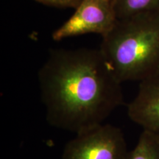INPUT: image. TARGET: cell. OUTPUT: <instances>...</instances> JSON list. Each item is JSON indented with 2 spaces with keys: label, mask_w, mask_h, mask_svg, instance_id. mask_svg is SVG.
<instances>
[{
  "label": "cell",
  "mask_w": 159,
  "mask_h": 159,
  "mask_svg": "<svg viewBox=\"0 0 159 159\" xmlns=\"http://www.w3.org/2000/svg\"><path fill=\"white\" fill-rule=\"evenodd\" d=\"M38 78L47 122L75 134L124 104L122 83L99 49L52 50Z\"/></svg>",
  "instance_id": "6da1fadb"
},
{
  "label": "cell",
  "mask_w": 159,
  "mask_h": 159,
  "mask_svg": "<svg viewBox=\"0 0 159 159\" xmlns=\"http://www.w3.org/2000/svg\"><path fill=\"white\" fill-rule=\"evenodd\" d=\"M99 49L119 82L141 81L159 72V11L117 20Z\"/></svg>",
  "instance_id": "7a4b0ae2"
},
{
  "label": "cell",
  "mask_w": 159,
  "mask_h": 159,
  "mask_svg": "<svg viewBox=\"0 0 159 159\" xmlns=\"http://www.w3.org/2000/svg\"><path fill=\"white\" fill-rule=\"evenodd\" d=\"M111 3L117 20L159 11V0H111Z\"/></svg>",
  "instance_id": "8992f818"
},
{
  "label": "cell",
  "mask_w": 159,
  "mask_h": 159,
  "mask_svg": "<svg viewBox=\"0 0 159 159\" xmlns=\"http://www.w3.org/2000/svg\"><path fill=\"white\" fill-rule=\"evenodd\" d=\"M106 1H110V2H111V0H106Z\"/></svg>",
  "instance_id": "9c48e42d"
},
{
  "label": "cell",
  "mask_w": 159,
  "mask_h": 159,
  "mask_svg": "<svg viewBox=\"0 0 159 159\" xmlns=\"http://www.w3.org/2000/svg\"><path fill=\"white\" fill-rule=\"evenodd\" d=\"M40 3L58 7H75L76 8L81 0H35Z\"/></svg>",
  "instance_id": "ba28073f"
},
{
  "label": "cell",
  "mask_w": 159,
  "mask_h": 159,
  "mask_svg": "<svg viewBox=\"0 0 159 159\" xmlns=\"http://www.w3.org/2000/svg\"><path fill=\"white\" fill-rule=\"evenodd\" d=\"M117 21L110 1L81 0L75 13L52 33L55 41L87 33L102 36L111 30Z\"/></svg>",
  "instance_id": "277c9868"
},
{
  "label": "cell",
  "mask_w": 159,
  "mask_h": 159,
  "mask_svg": "<svg viewBox=\"0 0 159 159\" xmlns=\"http://www.w3.org/2000/svg\"><path fill=\"white\" fill-rule=\"evenodd\" d=\"M124 159H159V138L143 130L136 147L128 151Z\"/></svg>",
  "instance_id": "52a82bcc"
},
{
  "label": "cell",
  "mask_w": 159,
  "mask_h": 159,
  "mask_svg": "<svg viewBox=\"0 0 159 159\" xmlns=\"http://www.w3.org/2000/svg\"><path fill=\"white\" fill-rule=\"evenodd\" d=\"M128 152L122 130L103 123L77 134L66 144L62 159H124Z\"/></svg>",
  "instance_id": "3957f363"
},
{
  "label": "cell",
  "mask_w": 159,
  "mask_h": 159,
  "mask_svg": "<svg viewBox=\"0 0 159 159\" xmlns=\"http://www.w3.org/2000/svg\"><path fill=\"white\" fill-rule=\"evenodd\" d=\"M131 120L159 138V72L139 82L136 96L128 105Z\"/></svg>",
  "instance_id": "5b68a950"
}]
</instances>
